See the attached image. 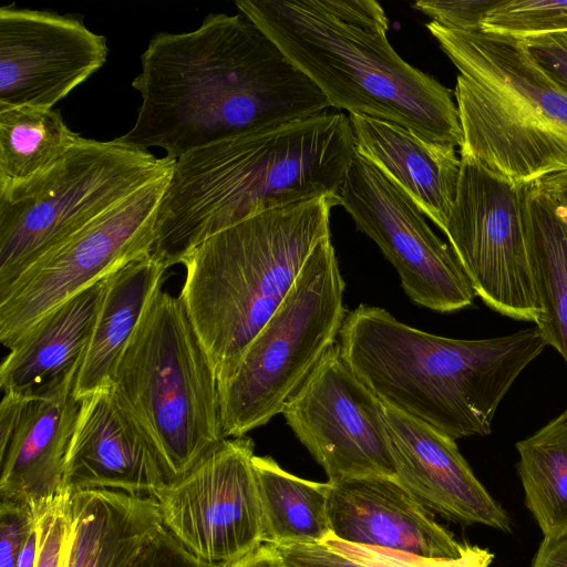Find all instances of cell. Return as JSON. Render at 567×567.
<instances>
[{
	"instance_id": "6da1fadb",
	"label": "cell",
	"mask_w": 567,
	"mask_h": 567,
	"mask_svg": "<svg viewBox=\"0 0 567 567\" xmlns=\"http://www.w3.org/2000/svg\"><path fill=\"white\" fill-rule=\"evenodd\" d=\"M141 105L116 137L174 159L249 130L313 116L320 90L247 17L210 13L198 28L156 33L132 81Z\"/></svg>"
},
{
	"instance_id": "7a4b0ae2",
	"label": "cell",
	"mask_w": 567,
	"mask_h": 567,
	"mask_svg": "<svg viewBox=\"0 0 567 567\" xmlns=\"http://www.w3.org/2000/svg\"><path fill=\"white\" fill-rule=\"evenodd\" d=\"M354 152L349 115L328 110L194 150L175 162L151 254L167 269L251 216L323 196L338 200Z\"/></svg>"
},
{
	"instance_id": "3957f363",
	"label": "cell",
	"mask_w": 567,
	"mask_h": 567,
	"mask_svg": "<svg viewBox=\"0 0 567 567\" xmlns=\"http://www.w3.org/2000/svg\"><path fill=\"white\" fill-rule=\"evenodd\" d=\"M235 4L331 107L395 123L461 148L463 133L451 90L396 53L379 2L237 0Z\"/></svg>"
},
{
	"instance_id": "277c9868",
	"label": "cell",
	"mask_w": 567,
	"mask_h": 567,
	"mask_svg": "<svg viewBox=\"0 0 567 567\" xmlns=\"http://www.w3.org/2000/svg\"><path fill=\"white\" fill-rule=\"evenodd\" d=\"M339 337L346 363L384 405L454 440L491 433L508 389L547 346L537 327L452 339L363 303L347 315Z\"/></svg>"
},
{
	"instance_id": "5b68a950",
	"label": "cell",
	"mask_w": 567,
	"mask_h": 567,
	"mask_svg": "<svg viewBox=\"0 0 567 567\" xmlns=\"http://www.w3.org/2000/svg\"><path fill=\"white\" fill-rule=\"evenodd\" d=\"M336 205L323 196L266 210L212 235L184 259L179 296L218 385L234 375L312 251L331 237Z\"/></svg>"
},
{
	"instance_id": "8992f818",
	"label": "cell",
	"mask_w": 567,
	"mask_h": 567,
	"mask_svg": "<svg viewBox=\"0 0 567 567\" xmlns=\"http://www.w3.org/2000/svg\"><path fill=\"white\" fill-rule=\"evenodd\" d=\"M426 28L458 70L461 157L515 185L567 169V92L522 38Z\"/></svg>"
},
{
	"instance_id": "52a82bcc",
	"label": "cell",
	"mask_w": 567,
	"mask_h": 567,
	"mask_svg": "<svg viewBox=\"0 0 567 567\" xmlns=\"http://www.w3.org/2000/svg\"><path fill=\"white\" fill-rule=\"evenodd\" d=\"M110 388L168 483L225 440L215 368L181 296L159 289L150 300Z\"/></svg>"
},
{
	"instance_id": "ba28073f",
	"label": "cell",
	"mask_w": 567,
	"mask_h": 567,
	"mask_svg": "<svg viewBox=\"0 0 567 567\" xmlns=\"http://www.w3.org/2000/svg\"><path fill=\"white\" fill-rule=\"evenodd\" d=\"M117 138L80 137L40 175L0 190V289L94 218L173 171Z\"/></svg>"
},
{
	"instance_id": "9c48e42d",
	"label": "cell",
	"mask_w": 567,
	"mask_h": 567,
	"mask_svg": "<svg viewBox=\"0 0 567 567\" xmlns=\"http://www.w3.org/2000/svg\"><path fill=\"white\" fill-rule=\"evenodd\" d=\"M346 284L331 237L312 251L292 288L246 348L234 375L218 385L225 439L265 425L296 394L337 343Z\"/></svg>"
},
{
	"instance_id": "30bf717a",
	"label": "cell",
	"mask_w": 567,
	"mask_h": 567,
	"mask_svg": "<svg viewBox=\"0 0 567 567\" xmlns=\"http://www.w3.org/2000/svg\"><path fill=\"white\" fill-rule=\"evenodd\" d=\"M172 172L94 218L0 289V341L4 347L10 349L75 293L152 252L157 212Z\"/></svg>"
},
{
	"instance_id": "8fae6325",
	"label": "cell",
	"mask_w": 567,
	"mask_h": 567,
	"mask_svg": "<svg viewBox=\"0 0 567 567\" xmlns=\"http://www.w3.org/2000/svg\"><path fill=\"white\" fill-rule=\"evenodd\" d=\"M515 186L461 157L444 234L474 292L493 310L536 321L539 307Z\"/></svg>"
},
{
	"instance_id": "7c38bea8",
	"label": "cell",
	"mask_w": 567,
	"mask_h": 567,
	"mask_svg": "<svg viewBox=\"0 0 567 567\" xmlns=\"http://www.w3.org/2000/svg\"><path fill=\"white\" fill-rule=\"evenodd\" d=\"M338 202L378 245L414 303L437 312L473 303L475 292L452 248L434 234L416 204L357 152Z\"/></svg>"
},
{
	"instance_id": "4fadbf2b",
	"label": "cell",
	"mask_w": 567,
	"mask_h": 567,
	"mask_svg": "<svg viewBox=\"0 0 567 567\" xmlns=\"http://www.w3.org/2000/svg\"><path fill=\"white\" fill-rule=\"evenodd\" d=\"M254 442L223 440L155 492L163 526L196 558L226 567L262 544Z\"/></svg>"
},
{
	"instance_id": "5bb4252c",
	"label": "cell",
	"mask_w": 567,
	"mask_h": 567,
	"mask_svg": "<svg viewBox=\"0 0 567 567\" xmlns=\"http://www.w3.org/2000/svg\"><path fill=\"white\" fill-rule=\"evenodd\" d=\"M282 414L329 483L395 476L384 404L346 363L339 343L326 352Z\"/></svg>"
},
{
	"instance_id": "9a60e30c",
	"label": "cell",
	"mask_w": 567,
	"mask_h": 567,
	"mask_svg": "<svg viewBox=\"0 0 567 567\" xmlns=\"http://www.w3.org/2000/svg\"><path fill=\"white\" fill-rule=\"evenodd\" d=\"M106 38L82 17L0 8V107L53 109L106 62Z\"/></svg>"
},
{
	"instance_id": "2e32d148",
	"label": "cell",
	"mask_w": 567,
	"mask_h": 567,
	"mask_svg": "<svg viewBox=\"0 0 567 567\" xmlns=\"http://www.w3.org/2000/svg\"><path fill=\"white\" fill-rule=\"evenodd\" d=\"M80 401L74 386L49 395L6 393L0 403V499L35 504L62 489Z\"/></svg>"
},
{
	"instance_id": "e0dca14e",
	"label": "cell",
	"mask_w": 567,
	"mask_h": 567,
	"mask_svg": "<svg viewBox=\"0 0 567 567\" xmlns=\"http://www.w3.org/2000/svg\"><path fill=\"white\" fill-rule=\"evenodd\" d=\"M396 478L426 507L464 524L508 530L506 512L492 498L455 440L384 405Z\"/></svg>"
},
{
	"instance_id": "ac0fdd59",
	"label": "cell",
	"mask_w": 567,
	"mask_h": 567,
	"mask_svg": "<svg viewBox=\"0 0 567 567\" xmlns=\"http://www.w3.org/2000/svg\"><path fill=\"white\" fill-rule=\"evenodd\" d=\"M331 534L344 542L455 559L466 550L396 476L330 483Z\"/></svg>"
},
{
	"instance_id": "d6986e66",
	"label": "cell",
	"mask_w": 567,
	"mask_h": 567,
	"mask_svg": "<svg viewBox=\"0 0 567 567\" xmlns=\"http://www.w3.org/2000/svg\"><path fill=\"white\" fill-rule=\"evenodd\" d=\"M167 483L156 452L117 405L110 386L80 400L62 488L154 496Z\"/></svg>"
},
{
	"instance_id": "ffe728a7",
	"label": "cell",
	"mask_w": 567,
	"mask_h": 567,
	"mask_svg": "<svg viewBox=\"0 0 567 567\" xmlns=\"http://www.w3.org/2000/svg\"><path fill=\"white\" fill-rule=\"evenodd\" d=\"M106 277L53 308L9 349L0 367L3 394L49 395L75 385Z\"/></svg>"
},
{
	"instance_id": "44dd1931",
	"label": "cell",
	"mask_w": 567,
	"mask_h": 567,
	"mask_svg": "<svg viewBox=\"0 0 567 567\" xmlns=\"http://www.w3.org/2000/svg\"><path fill=\"white\" fill-rule=\"evenodd\" d=\"M355 152L401 188L442 231L461 172L455 146L380 118L349 115Z\"/></svg>"
},
{
	"instance_id": "7402d4cb",
	"label": "cell",
	"mask_w": 567,
	"mask_h": 567,
	"mask_svg": "<svg viewBox=\"0 0 567 567\" xmlns=\"http://www.w3.org/2000/svg\"><path fill=\"white\" fill-rule=\"evenodd\" d=\"M61 567H128L164 527L153 496L111 489L71 492Z\"/></svg>"
},
{
	"instance_id": "603a6c76",
	"label": "cell",
	"mask_w": 567,
	"mask_h": 567,
	"mask_svg": "<svg viewBox=\"0 0 567 567\" xmlns=\"http://www.w3.org/2000/svg\"><path fill=\"white\" fill-rule=\"evenodd\" d=\"M165 271L166 268L147 254L106 277L93 333L74 385L76 400L110 386L120 357L146 306L162 289Z\"/></svg>"
},
{
	"instance_id": "cb8c5ba5",
	"label": "cell",
	"mask_w": 567,
	"mask_h": 567,
	"mask_svg": "<svg viewBox=\"0 0 567 567\" xmlns=\"http://www.w3.org/2000/svg\"><path fill=\"white\" fill-rule=\"evenodd\" d=\"M525 237L546 344L567 364V218L539 182L522 186Z\"/></svg>"
},
{
	"instance_id": "d4e9b609",
	"label": "cell",
	"mask_w": 567,
	"mask_h": 567,
	"mask_svg": "<svg viewBox=\"0 0 567 567\" xmlns=\"http://www.w3.org/2000/svg\"><path fill=\"white\" fill-rule=\"evenodd\" d=\"M262 544L322 542L331 534L328 517L330 483L295 476L269 456H254Z\"/></svg>"
},
{
	"instance_id": "484cf974",
	"label": "cell",
	"mask_w": 567,
	"mask_h": 567,
	"mask_svg": "<svg viewBox=\"0 0 567 567\" xmlns=\"http://www.w3.org/2000/svg\"><path fill=\"white\" fill-rule=\"evenodd\" d=\"M80 137L58 110L0 107V190L49 169Z\"/></svg>"
},
{
	"instance_id": "4316f807",
	"label": "cell",
	"mask_w": 567,
	"mask_h": 567,
	"mask_svg": "<svg viewBox=\"0 0 567 567\" xmlns=\"http://www.w3.org/2000/svg\"><path fill=\"white\" fill-rule=\"evenodd\" d=\"M525 502L544 539L567 534V409L516 444Z\"/></svg>"
},
{
	"instance_id": "83f0119b",
	"label": "cell",
	"mask_w": 567,
	"mask_h": 567,
	"mask_svg": "<svg viewBox=\"0 0 567 567\" xmlns=\"http://www.w3.org/2000/svg\"><path fill=\"white\" fill-rule=\"evenodd\" d=\"M482 30L516 38L567 31V1L501 0Z\"/></svg>"
},
{
	"instance_id": "f1b7e54d",
	"label": "cell",
	"mask_w": 567,
	"mask_h": 567,
	"mask_svg": "<svg viewBox=\"0 0 567 567\" xmlns=\"http://www.w3.org/2000/svg\"><path fill=\"white\" fill-rule=\"evenodd\" d=\"M322 543L333 551L364 567H489L494 555L478 546L467 545L455 559L432 558L408 551L358 545L341 540L332 534Z\"/></svg>"
},
{
	"instance_id": "f546056e",
	"label": "cell",
	"mask_w": 567,
	"mask_h": 567,
	"mask_svg": "<svg viewBox=\"0 0 567 567\" xmlns=\"http://www.w3.org/2000/svg\"><path fill=\"white\" fill-rule=\"evenodd\" d=\"M71 492L62 488L55 495L33 504L37 533L34 567H61L70 528Z\"/></svg>"
},
{
	"instance_id": "4dcf8cb0",
	"label": "cell",
	"mask_w": 567,
	"mask_h": 567,
	"mask_svg": "<svg viewBox=\"0 0 567 567\" xmlns=\"http://www.w3.org/2000/svg\"><path fill=\"white\" fill-rule=\"evenodd\" d=\"M501 0H419L413 7L432 21L454 30L478 31Z\"/></svg>"
},
{
	"instance_id": "1f68e13d",
	"label": "cell",
	"mask_w": 567,
	"mask_h": 567,
	"mask_svg": "<svg viewBox=\"0 0 567 567\" xmlns=\"http://www.w3.org/2000/svg\"><path fill=\"white\" fill-rule=\"evenodd\" d=\"M33 529V505L0 502V567H17L19 556Z\"/></svg>"
},
{
	"instance_id": "d6a6232c",
	"label": "cell",
	"mask_w": 567,
	"mask_h": 567,
	"mask_svg": "<svg viewBox=\"0 0 567 567\" xmlns=\"http://www.w3.org/2000/svg\"><path fill=\"white\" fill-rule=\"evenodd\" d=\"M128 567H220L193 556L165 527L140 551Z\"/></svg>"
},
{
	"instance_id": "836d02e7",
	"label": "cell",
	"mask_w": 567,
	"mask_h": 567,
	"mask_svg": "<svg viewBox=\"0 0 567 567\" xmlns=\"http://www.w3.org/2000/svg\"><path fill=\"white\" fill-rule=\"evenodd\" d=\"M266 545L288 567H364L333 551L322 542Z\"/></svg>"
},
{
	"instance_id": "e575fe53",
	"label": "cell",
	"mask_w": 567,
	"mask_h": 567,
	"mask_svg": "<svg viewBox=\"0 0 567 567\" xmlns=\"http://www.w3.org/2000/svg\"><path fill=\"white\" fill-rule=\"evenodd\" d=\"M524 40L539 65L567 92V31Z\"/></svg>"
},
{
	"instance_id": "d590c367",
	"label": "cell",
	"mask_w": 567,
	"mask_h": 567,
	"mask_svg": "<svg viewBox=\"0 0 567 567\" xmlns=\"http://www.w3.org/2000/svg\"><path fill=\"white\" fill-rule=\"evenodd\" d=\"M532 567H567V534L543 539Z\"/></svg>"
},
{
	"instance_id": "8d00e7d4",
	"label": "cell",
	"mask_w": 567,
	"mask_h": 567,
	"mask_svg": "<svg viewBox=\"0 0 567 567\" xmlns=\"http://www.w3.org/2000/svg\"><path fill=\"white\" fill-rule=\"evenodd\" d=\"M226 567H288L284 564L266 544H261L257 549L243 557L241 559Z\"/></svg>"
},
{
	"instance_id": "74e56055",
	"label": "cell",
	"mask_w": 567,
	"mask_h": 567,
	"mask_svg": "<svg viewBox=\"0 0 567 567\" xmlns=\"http://www.w3.org/2000/svg\"><path fill=\"white\" fill-rule=\"evenodd\" d=\"M538 182L558 204L567 205V169L549 175Z\"/></svg>"
},
{
	"instance_id": "f35d334b",
	"label": "cell",
	"mask_w": 567,
	"mask_h": 567,
	"mask_svg": "<svg viewBox=\"0 0 567 567\" xmlns=\"http://www.w3.org/2000/svg\"><path fill=\"white\" fill-rule=\"evenodd\" d=\"M37 554V533H35V524L34 529L30 534L18 560L17 567H34Z\"/></svg>"
},
{
	"instance_id": "ab89813d",
	"label": "cell",
	"mask_w": 567,
	"mask_h": 567,
	"mask_svg": "<svg viewBox=\"0 0 567 567\" xmlns=\"http://www.w3.org/2000/svg\"><path fill=\"white\" fill-rule=\"evenodd\" d=\"M558 207H559L561 214L567 218V205L558 204Z\"/></svg>"
}]
</instances>
